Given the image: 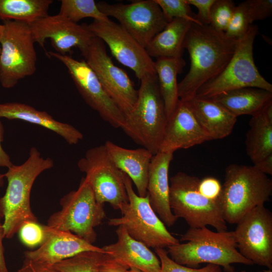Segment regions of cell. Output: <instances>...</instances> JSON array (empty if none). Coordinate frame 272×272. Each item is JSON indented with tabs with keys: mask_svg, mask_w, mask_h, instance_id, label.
<instances>
[{
	"mask_svg": "<svg viewBox=\"0 0 272 272\" xmlns=\"http://www.w3.org/2000/svg\"><path fill=\"white\" fill-rule=\"evenodd\" d=\"M4 175L2 174L0 172V187L3 186L4 184ZM3 218V216L2 214V213L0 212V225L2 223H1L2 219Z\"/></svg>",
	"mask_w": 272,
	"mask_h": 272,
	"instance_id": "f6af8a7d",
	"label": "cell"
},
{
	"mask_svg": "<svg viewBox=\"0 0 272 272\" xmlns=\"http://www.w3.org/2000/svg\"><path fill=\"white\" fill-rule=\"evenodd\" d=\"M165 17L171 22L174 18L183 19L202 25L196 18L186 0H155Z\"/></svg>",
	"mask_w": 272,
	"mask_h": 272,
	"instance_id": "1f68e13d",
	"label": "cell"
},
{
	"mask_svg": "<svg viewBox=\"0 0 272 272\" xmlns=\"http://www.w3.org/2000/svg\"><path fill=\"white\" fill-rule=\"evenodd\" d=\"M104 145L115 165L134 183L138 195L145 197L147 194L149 167L153 154L144 148L126 149L109 140Z\"/></svg>",
	"mask_w": 272,
	"mask_h": 272,
	"instance_id": "7402d4cb",
	"label": "cell"
},
{
	"mask_svg": "<svg viewBox=\"0 0 272 272\" xmlns=\"http://www.w3.org/2000/svg\"><path fill=\"white\" fill-rule=\"evenodd\" d=\"M126 272H144L140 269L134 267H131L126 270Z\"/></svg>",
	"mask_w": 272,
	"mask_h": 272,
	"instance_id": "bcb514c9",
	"label": "cell"
},
{
	"mask_svg": "<svg viewBox=\"0 0 272 272\" xmlns=\"http://www.w3.org/2000/svg\"><path fill=\"white\" fill-rule=\"evenodd\" d=\"M4 127L0 120V167H6L9 168L12 166L13 164L11 162L10 156L4 151L1 145L4 139Z\"/></svg>",
	"mask_w": 272,
	"mask_h": 272,
	"instance_id": "b9f144b4",
	"label": "cell"
},
{
	"mask_svg": "<svg viewBox=\"0 0 272 272\" xmlns=\"http://www.w3.org/2000/svg\"><path fill=\"white\" fill-rule=\"evenodd\" d=\"M193 23L174 18L150 42L146 48L151 57L181 58L187 34Z\"/></svg>",
	"mask_w": 272,
	"mask_h": 272,
	"instance_id": "484cf974",
	"label": "cell"
},
{
	"mask_svg": "<svg viewBox=\"0 0 272 272\" xmlns=\"http://www.w3.org/2000/svg\"><path fill=\"white\" fill-rule=\"evenodd\" d=\"M124 179L128 201L119 209L121 217L109 219L108 225L122 226L131 237L148 247L164 248L179 243L151 207L148 195L136 194L125 173Z\"/></svg>",
	"mask_w": 272,
	"mask_h": 272,
	"instance_id": "9c48e42d",
	"label": "cell"
},
{
	"mask_svg": "<svg viewBox=\"0 0 272 272\" xmlns=\"http://www.w3.org/2000/svg\"><path fill=\"white\" fill-rule=\"evenodd\" d=\"M58 14L75 23L86 18L101 21L109 19L94 0H61Z\"/></svg>",
	"mask_w": 272,
	"mask_h": 272,
	"instance_id": "f546056e",
	"label": "cell"
},
{
	"mask_svg": "<svg viewBox=\"0 0 272 272\" xmlns=\"http://www.w3.org/2000/svg\"><path fill=\"white\" fill-rule=\"evenodd\" d=\"M253 166L259 171L266 174H272V154L254 164Z\"/></svg>",
	"mask_w": 272,
	"mask_h": 272,
	"instance_id": "7bdbcfd3",
	"label": "cell"
},
{
	"mask_svg": "<svg viewBox=\"0 0 272 272\" xmlns=\"http://www.w3.org/2000/svg\"><path fill=\"white\" fill-rule=\"evenodd\" d=\"M117 240L102 248L105 253L129 269L134 267L144 272H159L160 261L158 256L142 242L131 237L122 226L116 230Z\"/></svg>",
	"mask_w": 272,
	"mask_h": 272,
	"instance_id": "44dd1931",
	"label": "cell"
},
{
	"mask_svg": "<svg viewBox=\"0 0 272 272\" xmlns=\"http://www.w3.org/2000/svg\"><path fill=\"white\" fill-rule=\"evenodd\" d=\"M128 269L104 253L99 266L100 272H126Z\"/></svg>",
	"mask_w": 272,
	"mask_h": 272,
	"instance_id": "ab89813d",
	"label": "cell"
},
{
	"mask_svg": "<svg viewBox=\"0 0 272 272\" xmlns=\"http://www.w3.org/2000/svg\"><path fill=\"white\" fill-rule=\"evenodd\" d=\"M251 24L242 2L236 6L225 33L230 38L239 40L246 34Z\"/></svg>",
	"mask_w": 272,
	"mask_h": 272,
	"instance_id": "836d02e7",
	"label": "cell"
},
{
	"mask_svg": "<svg viewBox=\"0 0 272 272\" xmlns=\"http://www.w3.org/2000/svg\"><path fill=\"white\" fill-rule=\"evenodd\" d=\"M249 126L245 147L254 164L272 154V102L251 116Z\"/></svg>",
	"mask_w": 272,
	"mask_h": 272,
	"instance_id": "d4e9b609",
	"label": "cell"
},
{
	"mask_svg": "<svg viewBox=\"0 0 272 272\" xmlns=\"http://www.w3.org/2000/svg\"><path fill=\"white\" fill-rule=\"evenodd\" d=\"M46 232L45 241L37 249L24 252L25 259L53 266L83 252L105 253L102 248L88 242L71 232L55 229L47 225Z\"/></svg>",
	"mask_w": 272,
	"mask_h": 272,
	"instance_id": "ac0fdd59",
	"label": "cell"
},
{
	"mask_svg": "<svg viewBox=\"0 0 272 272\" xmlns=\"http://www.w3.org/2000/svg\"><path fill=\"white\" fill-rule=\"evenodd\" d=\"M23 120L40 125L61 137L69 144L76 145L83 139V133L73 125L59 122L46 111L36 110L19 102L0 104V118Z\"/></svg>",
	"mask_w": 272,
	"mask_h": 272,
	"instance_id": "603a6c76",
	"label": "cell"
},
{
	"mask_svg": "<svg viewBox=\"0 0 272 272\" xmlns=\"http://www.w3.org/2000/svg\"><path fill=\"white\" fill-rule=\"evenodd\" d=\"M28 24L35 42L44 48L46 39H49L55 52L63 55L71 53L74 47L83 52L95 36L87 24L74 23L58 14Z\"/></svg>",
	"mask_w": 272,
	"mask_h": 272,
	"instance_id": "e0dca14e",
	"label": "cell"
},
{
	"mask_svg": "<svg viewBox=\"0 0 272 272\" xmlns=\"http://www.w3.org/2000/svg\"><path fill=\"white\" fill-rule=\"evenodd\" d=\"M185 65L182 57L159 58L155 61L159 88L168 120L174 113L179 100L177 78Z\"/></svg>",
	"mask_w": 272,
	"mask_h": 272,
	"instance_id": "83f0119b",
	"label": "cell"
},
{
	"mask_svg": "<svg viewBox=\"0 0 272 272\" xmlns=\"http://www.w3.org/2000/svg\"><path fill=\"white\" fill-rule=\"evenodd\" d=\"M189 5L195 7L198 10L196 15L197 20L203 25H210L211 10L215 0H186Z\"/></svg>",
	"mask_w": 272,
	"mask_h": 272,
	"instance_id": "f35d334b",
	"label": "cell"
},
{
	"mask_svg": "<svg viewBox=\"0 0 272 272\" xmlns=\"http://www.w3.org/2000/svg\"><path fill=\"white\" fill-rule=\"evenodd\" d=\"M16 272H60L53 266L24 259L22 266Z\"/></svg>",
	"mask_w": 272,
	"mask_h": 272,
	"instance_id": "60d3db41",
	"label": "cell"
},
{
	"mask_svg": "<svg viewBox=\"0 0 272 272\" xmlns=\"http://www.w3.org/2000/svg\"><path fill=\"white\" fill-rule=\"evenodd\" d=\"M271 192V179L254 166L229 165L220 197L225 221L237 224L252 209L268 201Z\"/></svg>",
	"mask_w": 272,
	"mask_h": 272,
	"instance_id": "5b68a950",
	"label": "cell"
},
{
	"mask_svg": "<svg viewBox=\"0 0 272 272\" xmlns=\"http://www.w3.org/2000/svg\"><path fill=\"white\" fill-rule=\"evenodd\" d=\"M155 251L160 261L159 272H222L221 266L213 264H208L200 268L183 265L173 260L164 248H157Z\"/></svg>",
	"mask_w": 272,
	"mask_h": 272,
	"instance_id": "e575fe53",
	"label": "cell"
},
{
	"mask_svg": "<svg viewBox=\"0 0 272 272\" xmlns=\"http://www.w3.org/2000/svg\"><path fill=\"white\" fill-rule=\"evenodd\" d=\"M211 140L200 126L187 102L179 99L168 120L159 152L173 153Z\"/></svg>",
	"mask_w": 272,
	"mask_h": 272,
	"instance_id": "d6986e66",
	"label": "cell"
},
{
	"mask_svg": "<svg viewBox=\"0 0 272 272\" xmlns=\"http://www.w3.org/2000/svg\"><path fill=\"white\" fill-rule=\"evenodd\" d=\"M185 102L211 140L222 139L231 134L237 117L221 105L211 99L196 96Z\"/></svg>",
	"mask_w": 272,
	"mask_h": 272,
	"instance_id": "cb8c5ba5",
	"label": "cell"
},
{
	"mask_svg": "<svg viewBox=\"0 0 272 272\" xmlns=\"http://www.w3.org/2000/svg\"><path fill=\"white\" fill-rule=\"evenodd\" d=\"M243 3L251 24L255 21L262 20L271 16V0H247Z\"/></svg>",
	"mask_w": 272,
	"mask_h": 272,
	"instance_id": "8d00e7d4",
	"label": "cell"
},
{
	"mask_svg": "<svg viewBox=\"0 0 272 272\" xmlns=\"http://www.w3.org/2000/svg\"><path fill=\"white\" fill-rule=\"evenodd\" d=\"M97 5L102 13L115 18L145 48L169 23L155 0L134 1L128 4L100 1Z\"/></svg>",
	"mask_w": 272,
	"mask_h": 272,
	"instance_id": "4fadbf2b",
	"label": "cell"
},
{
	"mask_svg": "<svg viewBox=\"0 0 272 272\" xmlns=\"http://www.w3.org/2000/svg\"><path fill=\"white\" fill-rule=\"evenodd\" d=\"M232 272H246V271L245 270H242L240 271H235L234 270ZM264 272H272V269H267L266 270H264Z\"/></svg>",
	"mask_w": 272,
	"mask_h": 272,
	"instance_id": "7dc6e473",
	"label": "cell"
},
{
	"mask_svg": "<svg viewBox=\"0 0 272 272\" xmlns=\"http://www.w3.org/2000/svg\"><path fill=\"white\" fill-rule=\"evenodd\" d=\"M200 179L179 172L170 178L169 203L177 219L183 218L190 228L210 225L217 231L227 230L220 200L203 195L198 190Z\"/></svg>",
	"mask_w": 272,
	"mask_h": 272,
	"instance_id": "8992f818",
	"label": "cell"
},
{
	"mask_svg": "<svg viewBox=\"0 0 272 272\" xmlns=\"http://www.w3.org/2000/svg\"><path fill=\"white\" fill-rule=\"evenodd\" d=\"M52 0H0V19L30 23L48 15Z\"/></svg>",
	"mask_w": 272,
	"mask_h": 272,
	"instance_id": "f1b7e54d",
	"label": "cell"
},
{
	"mask_svg": "<svg viewBox=\"0 0 272 272\" xmlns=\"http://www.w3.org/2000/svg\"><path fill=\"white\" fill-rule=\"evenodd\" d=\"M258 27L251 24L238 40L236 50L224 70L197 91L196 97L211 99L236 89L252 87L272 92V85L259 72L254 61L253 44Z\"/></svg>",
	"mask_w": 272,
	"mask_h": 272,
	"instance_id": "52a82bcc",
	"label": "cell"
},
{
	"mask_svg": "<svg viewBox=\"0 0 272 272\" xmlns=\"http://www.w3.org/2000/svg\"><path fill=\"white\" fill-rule=\"evenodd\" d=\"M28 23L6 20L0 36V83L9 89L36 70L37 55Z\"/></svg>",
	"mask_w": 272,
	"mask_h": 272,
	"instance_id": "30bf717a",
	"label": "cell"
},
{
	"mask_svg": "<svg viewBox=\"0 0 272 272\" xmlns=\"http://www.w3.org/2000/svg\"><path fill=\"white\" fill-rule=\"evenodd\" d=\"M103 252L88 251L62 260L53 266L60 272H100Z\"/></svg>",
	"mask_w": 272,
	"mask_h": 272,
	"instance_id": "4dcf8cb0",
	"label": "cell"
},
{
	"mask_svg": "<svg viewBox=\"0 0 272 272\" xmlns=\"http://www.w3.org/2000/svg\"><path fill=\"white\" fill-rule=\"evenodd\" d=\"M140 81L137 100L125 115L121 128L137 144L154 155L159 151L168 118L156 74L147 75Z\"/></svg>",
	"mask_w": 272,
	"mask_h": 272,
	"instance_id": "277c9868",
	"label": "cell"
},
{
	"mask_svg": "<svg viewBox=\"0 0 272 272\" xmlns=\"http://www.w3.org/2000/svg\"><path fill=\"white\" fill-rule=\"evenodd\" d=\"M4 238V229L2 224L0 225V272H9L4 256V248L3 244V239Z\"/></svg>",
	"mask_w": 272,
	"mask_h": 272,
	"instance_id": "ee69618b",
	"label": "cell"
},
{
	"mask_svg": "<svg viewBox=\"0 0 272 272\" xmlns=\"http://www.w3.org/2000/svg\"><path fill=\"white\" fill-rule=\"evenodd\" d=\"M18 233L21 242L27 247L39 246L46 237V225H42L38 221L27 222L22 225Z\"/></svg>",
	"mask_w": 272,
	"mask_h": 272,
	"instance_id": "d590c367",
	"label": "cell"
},
{
	"mask_svg": "<svg viewBox=\"0 0 272 272\" xmlns=\"http://www.w3.org/2000/svg\"><path fill=\"white\" fill-rule=\"evenodd\" d=\"M47 55L61 62L67 69L77 89L86 103L114 128H121L125 115L106 93L96 74L84 59L49 51Z\"/></svg>",
	"mask_w": 272,
	"mask_h": 272,
	"instance_id": "9a60e30c",
	"label": "cell"
},
{
	"mask_svg": "<svg viewBox=\"0 0 272 272\" xmlns=\"http://www.w3.org/2000/svg\"><path fill=\"white\" fill-rule=\"evenodd\" d=\"M77 165L86 174L85 178L98 202L104 205L108 202L114 210H119L128 201L124 173L114 163L104 145L88 149Z\"/></svg>",
	"mask_w": 272,
	"mask_h": 272,
	"instance_id": "8fae6325",
	"label": "cell"
},
{
	"mask_svg": "<svg viewBox=\"0 0 272 272\" xmlns=\"http://www.w3.org/2000/svg\"><path fill=\"white\" fill-rule=\"evenodd\" d=\"M236 5L232 0H215L210 14V25L217 31H226Z\"/></svg>",
	"mask_w": 272,
	"mask_h": 272,
	"instance_id": "d6a6232c",
	"label": "cell"
},
{
	"mask_svg": "<svg viewBox=\"0 0 272 272\" xmlns=\"http://www.w3.org/2000/svg\"><path fill=\"white\" fill-rule=\"evenodd\" d=\"M218 103L237 117L254 114L272 102V92L245 87L234 89L209 99Z\"/></svg>",
	"mask_w": 272,
	"mask_h": 272,
	"instance_id": "4316f807",
	"label": "cell"
},
{
	"mask_svg": "<svg viewBox=\"0 0 272 272\" xmlns=\"http://www.w3.org/2000/svg\"><path fill=\"white\" fill-rule=\"evenodd\" d=\"M180 241L185 243L169 246L167 251L173 260L183 265L194 268L207 263L232 272L233 263L254 264L239 252L233 231L214 232L207 227H189Z\"/></svg>",
	"mask_w": 272,
	"mask_h": 272,
	"instance_id": "3957f363",
	"label": "cell"
},
{
	"mask_svg": "<svg viewBox=\"0 0 272 272\" xmlns=\"http://www.w3.org/2000/svg\"><path fill=\"white\" fill-rule=\"evenodd\" d=\"M2 24H0V36H1V32H2ZM1 48L0 46V53H1Z\"/></svg>",
	"mask_w": 272,
	"mask_h": 272,
	"instance_id": "c3c4849f",
	"label": "cell"
},
{
	"mask_svg": "<svg viewBox=\"0 0 272 272\" xmlns=\"http://www.w3.org/2000/svg\"><path fill=\"white\" fill-rule=\"evenodd\" d=\"M53 165L51 158H44L32 147L24 163L13 164L4 174L8 186L4 195L0 198V212L4 218L5 238H12L25 223L38 221L31 207V191L37 177Z\"/></svg>",
	"mask_w": 272,
	"mask_h": 272,
	"instance_id": "7a4b0ae2",
	"label": "cell"
},
{
	"mask_svg": "<svg viewBox=\"0 0 272 272\" xmlns=\"http://www.w3.org/2000/svg\"><path fill=\"white\" fill-rule=\"evenodd\" d=\"M198 188L199 192L208 198L220 200L222 185L219 180L213 177L200 179Z\"/></svg>",
	"mask_w": 272,
	"mask_h": 272,
	"instance_id": "74e56055",
	"label": "cell"
},
{
	"mask_svg": "<svg viewBox=\"0 0 272 272\" xmlns=\"http://www.w3.org/2000/svg\"><path fill=\"white\" fill-rule=\"evenodd\" d=\"M238 41L210 25L192 24L184 42L190 58V69L178 84L180 100H191L201 87L224 70L235 53Z\"/></svg>",
	"mask_w": 272,
	"mask_h": 272,
	"instance_id": "6da1fadb",
	"label": "cell"
},
{
	"mask_svg": "<svg viewBox=\"0 0 272 272\" xmlns=\"http://www.w3.org/2000/svg\"><path fill=\"white\" fill-rule=\"evenodd\" d=\"M173 154L158 152L153 155L149 167L147 192L151 207L168 227L177 220L169 203L168 171Z\"/></svg>",
	"mask_w": 272,
	"mask_h": 272,
	"instance_id": "ffe728a7",
	"label": "cell"
},
{
	"mask_svg": "<svg viewBox=\"0 0 272 272\" xmlns=\"http://www.w3.org/2000/svg\"><path fill=\"white\" fill-rule=\"evenodd\" d=\"M87 26L95 36L108 45L120 63L133 71L140 81L147 75L156 74L155 61L146 48L119 24L110 19L94 20Z\"/></svg>",
	"mask_w": 272,
	"mask_h": 272,
	"instance_id": "2e32d148",
	"label": "cell"
},
{
	"mask_svg": "<svg viewBox=\"0 0 272 272\" xmlns=\"http://www.w3.org/2000/svg\"><path fill=\"white\" fill-rule=\"evenodd\" d=\"M233 232L243 256L253 264L272 269V214L264 205L246 213Z\"/></svg>",
	"mask_w": 272,
	"mask_h": 272,
	"instance_id": "5bb4252c",
	"label": "cell"
},
{
	"mask_svg": "<svg viewBox=\"0 0 272 272\" xmlns=\"http://www.w3.org/2000/svg\"><path fill=\"white\" fill-rule=\"evenodd\" d=\"M61 209L52 214L46 225L55 229L71 232L93 244L97 239L95 228L106 217L104 204L98 202L88 181L83 178L77 190L60 200Z\"/></svg>",
	"mask_w": 272,
	"mask_h": 272,
	"instance_id": "ba28073f",
	"label": "cell"
},
{
	"mask_svg": "<svg viewBox=\"0 0 272 272\" xmlns=\"http://www.w3.org/2000/svg\"><path fill=\"white\" fill-rule=\"evenodd\" d=\"M81 54L110 98L125 115L129 113L137 100L138 90L127 74L114 64L104 42L94 36Z\"/></svg>",
	"mask_w": 272,
	"mask_h": 272,
	"instance_id": "7c38bea8",
	"label": "cell"
}]
</instances>
